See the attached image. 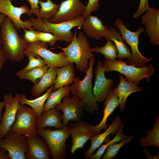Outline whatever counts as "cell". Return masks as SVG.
I'll return each instance as SVG.
<instances>
[{
	"label": "cell",
	"instance_id": "obj_1",
	"mask_svg": "<svg viewBox=\"0 0 159 159\" xmlns=\"http://www.w3.org/2000/svg\"><path fill=\"white\" fill-rule=\"evenodd\" d=\"M11 20L6 17L1 26L0 41L6 59L19 62L24 58L27 43L19 36Z\"/></svg>",
	"mask_w": 159,
	"mask_h": 159
},
{
	"label": "cell",
	"instance_id": "obj_2",
	"mask_svg": "<svg viewBox=\"0 0 159 159\" xmlns=\"http://www.w3.org/2000/svg\"><path fill=\"white\" fill-rule=\"evenodd\" d=\"M77 31L75 28L73 39L69 45L65 48L59 46L57 47L65 53L71 63L76 64L78 71L86 74L89 68V60L94 57V55L91 51L90 44L86 35L81 32L77 36Z\"/></svg>",
	"mask_w": 159,
	"mask_h": 159
},
{
	"label": "cell",
	"instance_id": "obj_3",
	"mask_svg": "<svg viewBox=\"0 0 159 159\" xmlns=\"http://www.w3.org/2000/svg\"><path fill=\"white\" fill-rule=\"evenodd\" d=\"M95 63L94 57L89 59V68L84 79L75 77L70 91L73 96L78 98L82 103L84 109L89 113L98 110L97 102L92 92L93 68Z\"/></svg>",
	"mask_w": 159,
	"mask_h": 159
},
{
	"label": "cell",
	"instance_id": "obj_4",
	"mask_svg": "<svg viewBox=\"0 0 159 159\" xmlns=\"http://www.w3.org/2000/svg\"><path fill=\"white\" fill-rule=\"evenodd\" d=\"M85 19L82 15L75 20L59 23H52L47 19H34L33 17L29 20L34 29L51 33L58 38L59 40L69 43L74 35L71 29L75 26L82 27Z\"/></svg>",
	"mask_w": 159,
	"mask_h": 159
},
{
	"label": "cell",
	"instance_id": "obj_5",
	"mask_svg": "<svg viewBox=\"0 0 159 159\" xmlns=\"http://www.w3.org/2000/svg\"><path fill=\"white\" fill-rule=\"evenodd\" d=\"M114 24L120 31L122 39L130 46L131 49V56L128 58L126 62V63L129 65L139 68L146 66L145 63L150 61L153 58L145 57L138 49L139 35L144 32V28L140 27L136 32L131 31L127 29L122 20L119 19H116Z\"/></svg>",
	"mask_w": 159,
	"mask_h": 159
},
{
	"label": "cell",
	"instance_id": "obj_6",
	"mask_svg": "<svg viewBox=\"0 0 159 159\" xmlns=\"http://www.w3.org/2000/svg\"><path fill=\"white\" fill-rule=\"evenodd\" d=\"M103 66L106 72L112 71L118 72L126 76L125 79L127 81L133 82L137 85L143 78H146L148 82L150 76L153 73L155 69L153 67L152 64L141 68L127 65L126 62L122 59L105 60Z\"/></svg>",
	"mask_w": 159,
	"mask_h": 159
},
{
	"label": "cell",
	"instance_id": "obj_7",
	"mask_svg": "<svg viewBox=\"0 0 159 159\" xmlns=\"http://www.w3.org/2000/svg\"><path fill=\"white\" fill-rule=\"evenodd\" d=\"M68 125L53 130L44 128L38 131L46 143L53 159H64L66 156V141L70 135Z\"/></svg>",
	"mask_w": 159,
	"mask_h": 159
},
{
	"label": "cell",
	"instance_id": "obj_8",
	"mask_svg": "<svg viewBox=\"0 0 159 159\" xmlns=\"http://www.w3.org/2000/svg\"><path fill=\"white\" fill-rule=\"evenodd\" d=\"M36 113L31 108L21 104L17 110L15 122L9 129V131L19 135H38L36 127Z\"/></svg>",
	"mask_w": 159,
	"mask_h": 159
},
{
	"label": "cell",
	"instance_id": "obj_9",
	"mask_svg": "<svg viewBox=\"0 0 159 159\" xmlns=\"http://www.w3.org/2000/svg\"><path fill=\"white\" fill-rule=\"evenodd\" d=\"M102 129L97 125L95 126L81 120L71 125L69 130L72 136V154H73L77 150L82 148L91 137L97 134Z\"/></svg>",
	"mask_w": 159,
	"mask_h": 159
},
{
	"label": "cell",
	"instance_id": "obj_10",
	"mask_svg": "<svg viewBox=\"0 0 159 159\" xmlns=\"http://www.w3.org/2000/svg\"><path fill=\"white\" fill-rule=\"evenodd\" d=\"M27 46L25 52H32L37 53L43 59L46 65L49 67L60 68L71 63L63 51L57 54L54 53L47 49L48 45L47 43L38 41L33 43H27Z\"/></svg>",
	"mask_w": 159,
	"mask_h": 159
},
{
	"label": "cell",
	"instance_id": "obj_11",
	"mask_svg": "<svg viewBox=\"0 0 159 159\" xmlns=\"http://www.w3.org/2000/svg\"><path fill=\"white\" fill-rule=\"evenodd\" d=\"M4 139H0V148L8 152L11 159H25V154L28 152L26 136L9 131Z\"/></svg>",
	"mask_w": 159,
	"mask_h": 159
},
{
	"label": "cell",
	"instance_id": "obj_12",
	"mask_svg": "<svg viewBox=\"0 0 159 159\" xmlns=\"http://www.w3.org/2000/svg\"><path fill=\"white\" fill-rule=\"evenodd\" d=\"M20 94H17L12 97V93L6 94L4 97L5 109L1 118L0 123V139H3L9 131L16 120V113L20 104Z\"/></svg>",
	"mask_w": 159,
	"mask_h": 159
},
{
	"label": "cell",
	"instance_id": "obj_13",
	"mask_svg": "<svg viewBox=\"0 0 159 159\" xmlns=\"http://www.w3.org/2000/svg\"><path fill=\"white\" fill-rule=\"evenodd\" d=\"M85 6L79 0H65L62 1L59 10L50 22L59 23L74 20L83 15Z\"/></svg>",
	"mask_w": 159,
	"mask_h": 159
},
{
	"label": "cell",
	"instance_id": "obj_14",
	"mask_svg": "<svg viewBox=\"0 0 159 159\" xmlns=\"http://www.w3.org/2000/svg\"><path fill=\"white\" fill-rule=\"evenodd\" d=\"M63 99L62 102L54 108L63 112V126H66L69 121L76 122L81 120L84 114V108L80 100L74 96L72 98L66 96Z\"/></svg>",
	"mask_w": 159,
	"mask_h": 159
},
{
	"label": "cell",
	"instance_id": "obj_15",
	"mask_svg": "<svg viewBox=\"0 0 159 159\" xmlns=\"http://www.w3.org/2000/svg\"><path fill=\"white\" fill-rule=\"evenodd\" d=\"M29 10L26 5L16 7L12 5L11 0H0V13L7 16L19 31H21V28L29 30L32 28L29 19L23 21L21 19V15L27 14Z\"/></svg>",
	"mask_w": 159,
	"mask_h": 159
},
{
	"label": "cell",
	"instance_id": "obj_16",
	"mask_svg": "<svg viewBox=\"0 0 159 159\" xmlns=\"http://www.w3.org/2000/svg\"><path fill=\"white\" fill-rule=\"evenodd\" d=\"M95 71V78L93 94L97 102H102L104 101L112 90L114 81L105 77V69L100 60L98 61Z\"/></svg>",
	"mask_w": 159,
	"mask_h": 159
},
{
	"label": "cell",
	"instance_id": "obj_17",
	"mask_svg": "<svg viewBox=\"0 0 159 159\" xmlns=\"http://www.w3.org/2000/svg\"><path fill=\"white\" fill-rule=\"evenodd\" d=\"M141 21L145 26L144 31L152 44L159 45V9L150 7L142 16Z\"/></svg>",
	"mask_w": 159,
	"mask_h": 159
},
{
	"label": "cell",
	"instance_id": "obj_18",
	"mask_svg": "<svg viewBox=\"0 0 159 159\" xmlns=\"http://www.w3.org/2000/svg\"><path fill=\"white\" fill-rule=\"evenodd\" d=\"M26 136L29 150L25 154L26 159H49L52 156L47 145L43 139L38 135H29Z\"/></svg>",
	"mask_w": 159,
	"mask_h": 159
},
{
	"label": "cell",
	"instance_id": "obj_19",
	"mask_svg": "<svg viewBox=\"0 0 159 159\" xmlns=\"http://www.w3.org/2000/svg\"><path fill=\"white\" fill-rule=\"evenodd\" d=\"M82 28L88 37L97 40L105 38L108 30L101 19L91 15L85 18Z\"/></svg>",
	"mask_w": 159,
	"mask_h": 159
},
{
	"label": "cell",
	"instance_id": "obj_20",
	"mask_svg": "<svg viewBox=\"0 0 159 159\" xmlns=\"http://www.w3.org/2000/svg\"><path fill=\"white\" fill-rule=\"evenodd\" d=\"M63 118L60 111L55 108L42 112L36 120V127L38 131L47 126L53 127L55 129L62 127Z\"/></svg>",
	"mask_w": 159,
	"mask_h": 159
},
{
	"label": "cell",
	"instance_id": "obj_21",
	"mask_svg": "<svg viewBox=\"0 0 159 159\" xmlns=\"http://www.w3.org/2000/svg\"><path fill=\"white\" fill-rule=\"evenodd\" d=\"M114 90L118 97L120 110L122 112L125 110V102L128 97L132 93L141 92L143 90V88L137 87L134 83L127 81L122 74L120 75L119 85Z\"/></svg>",
	"mask_w": 159,
	"mask_h": 159
},
{
	"label": "cell",
	"instance_id": "obj_22",
	"mask_svg": "<svg viewBox=\"0 0 159 159\" xmlns=\"http://www.w3.org/2000/svg\"><path fill=\"white\" fill-rule=\"evenodd\" d=\"M122 124L120 117L117 116L105 132L99 134H97L91 137L90 139L91 141V145L86 153L85 157H86L93 153L101 146L110 134H114L118 130Z\"/></svg>",
	"mask_w": 159,
	"mask_h": 159
},
{
	"label": "cell",
	"instance_id": "obj_23",
	"mask_svg": "<svg viewBox=\"0 0 159 159\" xmlns=\"http://www.w3.org/2000/svg\"><path fill=\"white\" fill-rule=\"evenodd\" d=\"M58 67H50L39 82L32 87L33 96H39L44 91L54 84L57 76Z\"/></svg>",
	"mask_w": 159,
	"mask_h": 159
},
{
	"label": "cell",
	"instance_id": "obj_24",
	"mask_svg": "<svg viewBox=\"0 0 159 159\" xmlns=\"http://www.w3.org/2000/svg\"><path fill=\"white\" fill-rule=\"evenodd\" d=\"M120 34V32L117 31V29L110 26L105 38L107 40L111 41L115 44L117 50V57L119 59L125 58H130L131 56V53L128 47L123 41Z\"/></svg>",
	"mask_w": 159,
	"mask_h": 159
},
{
	"label": "cell",
	"instance_id": "obj_25",
	"mask_svg": "<svg viewBox=\"0 0 159 159\" xmlns=\"http://www.w3.org/2000/svg\"><path fill=\"white\" fill-rule=\"evenodd\" d=\"M73 64L57 68V76L53 88V90L65 85L73 84L75 76Z\"/></svg>",
	"mask_w": 159,
	"mask_h": 159
},
{
	"label": "cell",
	"instance_id": "obj_26",
	"mask_svg": "<svg viewBox=\"0 0 159 159\" xmlns=\"http://www.w3.org/2000/svg\"><path fill=\"white\" fill-rule=\"evenodd\" d=\"M104 102L105 107L103 117L97 125L101 127L102 129L106 130L107 128L106 122L108 117L120 105L118 97L114 89L107 97Z\"/></svg>",
	"mask_w": 159,
	"mask_h": 159
},
{
	"label": "cell",
	"instance_id": "obj_27",
	"mask_svg": "<svg viewBox=\"0 0 159 159\" xmlns=\"http://www.w3.org/2000/svg\"><path fill=\"white\" fill-rule=\"evenodd\" d=\"M54 85L47 90L46 92L43 95L32 100L27 99L24 94L20 95L19 102L21 104L29 105L36 114L37 117L41 115L43 111L44 103L49 95L53 90Z\"/></svg>",
	"mask_w": 159,
	"mask_h": 159
},
{
	"label": "cell",
	"instance_id": "obj_28",
	"mask_svg": "<svg viewBox=\"0 0 159 159\" xmlns=\"http://www.w3.org/2000/svg\"><path fill=\"white\" fill-rule=\"evenodd\" d=\"M70 90V86L67 85L52 91L44 105L42 112L54 108L57 105L61 103L62 99L69 96Z\"/></svg>",
	"mask_w": 159,
	"mask_h": 159
},
{
	"label": "cell",
	"instance_id": "obj_29",
	"mask_svg": "<svg viewBox=\"0 0 159 159\" xmlns=\"http://www.w3.org/2000/svg\"><path fill=\"white\" fill-rule=\"evenodd\" d=\"M146 137L142 136L139 140L142 146L146 147L154 146L159 148V117L156 114L154 125L152 130L147 131Z\"/></svg>",
	"mask_w": 159,
	"mask_h": 159
},
{
	"label": "cell",
	"instance_id": "obj_30",
	"mask_svg": "<svg viewBox=\"0 0 159 159\" xmlns=\"http://www.w3.org/2000/svg\"><path fill=\"white\" fill-rule=\"evenodd\" d=\"M41 8L37 16V18L49 20L52 19L57 13L60 6L53 3L51 0L45 2L40 0L39 2Z\"/></svg>",
	"mask_w": 159,
	"mask_h": 159
},
{
	"label": "cell",
	"instance_id": "obj_31",
	"mask_svg": "<svg viewBox=\"0 0 159 159\" xmlns=\"http://www.w3.org/2000/svg\"><path fill=\"white\" fill-rule=\"evenodd\" d=\"M123 125L122 124L118 130L116 132V135L112 140L108 136L105 140V144H102L95 153H92L86 157L87 159H99L103 155L107 147L110 144L117 143L129 137L125 135L122 132Z\"/></svg>",
	"mask_w": 159,
	"mask_h": 159
},
{
	"label": "cell",
	"instance_id": "obj_32",
	"mask_svg": "<svg viewBox=\"0 0 159 159\" xmlns=\"http://www.w3.org/2000/svg\"><path fill=\"white\" fill-rule=\"evenodd\" d=\"M106 44L103 47L97 46L95 48H91L92 52H99L103 54L106 60L112 61L117 57V50L113 42L110 40H107Z\"/></svg>",
	"mask_w": 159,
	"mask_h": 159
},
{
	"label": "cell",
	"instance_id": "obj_33",
	"mask_svg": "<svg viewBox=\"0 0 159 159\" xmlns=\"http://www.w3.org/2000/svg\"><path fill=\"white\" fill-rule=\"evenodd\" d=\"M49 67L46 65L37 67L26 71L19 77L29 80L35 84L46 73Z\"/></svg>",
	"mask_w": 159,
	"mask_h": 159
},
{
	"label": "cell",
	"instance_id": "obj_34",
	"mask_svg": "<svg viewBox=\"0 0 159 159\" xmlns=\"http://www.w3.org/2000/svg\"><path fill=\"white\" fill-rule=\"evenodd\" d=\"M24 54L28 57L29 62L26 67L17 72V75L18 77L27 70L46 65L44 60L35 52H26Z\"/></svg>",
	"mask_w": 159,
	"mask_h": 159
},
{
	"label": "cell",
	"instance_id": "obj_35",
	"mask_svg": "<svg viewBox=\"0 0 159 159\" xmlns=\"http://www.w3.org/2000/svg\"><path fill=\"white\" fill-rule=\"evenodd\" d=\"M132 136L128 137L123 139L120 143H112L107 147L106 152L102 158V159H112L117 155L120 148L131 141Z\"/></svg>",
	"mask_w": 159,
	"mask_h": 159
},
{
	"label": "cell",
	"instance_id": "obj_36",
	"mask_svg": "<svg viewBox=\"0 0 159 159\" xmlns=\"http://www.w3.org/2000/svg\"><path fill=\"white\" fill-rule=\"evenodd\" d=\"M38 41L49 44L50 46H52L57 41L58 38L53 34L50 33L37 31Z\"/></svg>",
	"mask_w": 159,
	"mask_h": 159
},
{
	"label": "cell",
	"instance_id": "obj_37",
	"mask_svg": "<svg viewBox=\"0 0 159 159\" xmlns=\"http://www.w3.org/2000/svg\"><path fill=\"white\" fill-rule=\"evenodd\" d=\"M99 0H88L86 6H85V11L83 15L84 18L91 15V13L97 11L100 7Z\"/></svg>",
	"mask_w": 159,
	"mask_h": 159
},
{
	"label": "cell",
	"instance_id": "obj_38",
	"mask_svg": "<svg viewBox=\"0 0 159 159\" xmlns=\"http://www.w3.org/2000/svg\"><path fill=\"white\" fill-rule=\"evenodd\" d=\"M24 34L23 35L24 39L28 43H32L38 41L37 32L33 28L29 30L23 29Z\"/></svg>",
	"mask_w": 159,
	"mask_h": 159
},
{
	"label": "cell",
	"instance_id": "obj_39",
	"mask_svg": "<svg viewBox=\"0 0 159 159\" xmlns=\"http://www.w3.org/2000/svg\"><path fill=\"white\" fill-rule=\"evenodd\" d=\"M150 7L148 4V0H140V2L137 11L133 15L136 19L140 16L145 11L148 10Z\"/></svg>",
	"mask_w": 159,
	"mask_h": 159
},
{
	"label": "cell",
	"instance_id": "obj_40",
	"mask_svg": "<svg viewBox=\"0 0 159 159\" xmlns=\"http://www.w3.org/2000/svg\"><path fill=\"white\" fill-rule=\"evenodd\" d=\"M29 3L31 9L27 13L29 16L33 14L34 16H37L39 11V2L41 0H26Z\"/></svg>",
	"mask_w": 159,
	"mask_h": 159
},
{
	"label": "cell",
	"instance_id": "obj_41",
	"mask_svg": "<svg viewBox=\"0 0 159 159\" xmlns=\"http://www.w3.org/2000/svg\"><path fill=\"white\" fill-rule=\"evenodd\" d=\"M7 151L5 149L0 148V159H11Z\"/></svg>",
	"mask_w": 159,
	"mask_h": 159
},
{
	"label": "cell",
	"instance_id": "obj_42",
	"mask_svg": "<svg viewBox=\"0 0 159 159\" xmlns=\"http://www.w3.org/2000/svg\"><path fill=\"white\" fill-rule=\"evenodd\" d=\"M144 150V153L146 157L148 159H159V154L156 155H152L149 153V151L146 149V147H143Z\"/></svg>",
	"mask_w": 159,
	"mask_h": 159
},
{
	"label": "cell",
	"instance_id": "obj_43",
	"mask_svg": "<svg viewBox=\"0 0 159 159\" xmlns=\"http://www.w3.org/2000/svg\"><path fill=\"white\" fill-rule=\"evenodd\" d=\"M6 58L3 51L0 50V71Z\"/></svg>",
	"mask_w": 159,
	"mask_h": 159
},
{
	"label": "cell",
	"instance_id": "obj_44",
	"mask_svg": "<svg viewBox=\"0 0 159 159\" xmlns=\"http://www.w3.org/2000/svg\"><path fill=\"white\" fill-rule=\"evenodd\" d=\"M6 17V15L5 14L0 13V26H1ZM2 50V48L0 41V50Z\"/></svg>",
	"mask_w": 159,
	"mask_h": 159
},
{
	"label": "cell",
	"instance_id": "obj_45",
	"mask_svg": "<svg viewBox=\"0 0 159 159\" xmlns=\"http://www.w3.org/2000/svg\"><path fill=\"white\" fill-rule=\"evenodd\" d=\"M5 106V103L4 101H2L0 102V120L1 116V112L3 107Z\"/></svg>",
	"mask_w": 159,
	"mask_h": 159
},
{
	"label": "cell",
	"instance_id": "obj_46",
	"mask_svg": "<svg viewBox=\"0 0 159 159\" xmlns=\"http://www.w3.org/2000/svg\"><path fill=\"white\" fill-rule=\"evenodd\" d=\"M11 1H16L17 0H11Z\"/></svg>",
	"mask_w": 159,
	"mask_h": 159
},
{
	"label": "cell",
	"instance_id": "obj_47",
	"mask_svg": "<svg viewBox=\"0 0 159 159\" xmlns=\"http://www.w3.org/2000/svg\"></svg>",
	"mask_w": 159,
	"mask_h": 159
}]
</instances>
